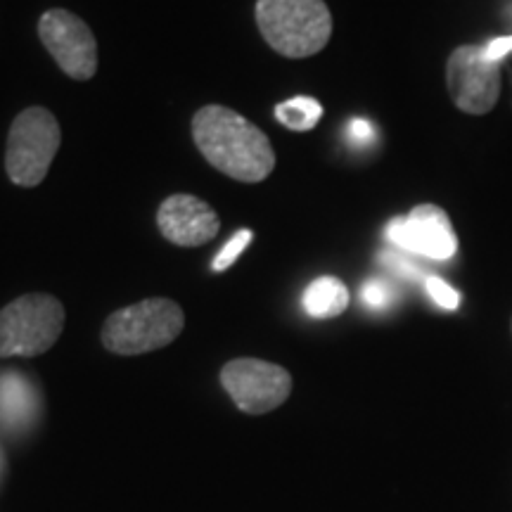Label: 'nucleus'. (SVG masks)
<instances>
[{
    "label": "nucleus",
    "mask_w": 512,
    "mask_h": 512,
    "mask_svg": "<svg viewBox=\"0 0 512 512\" xmlns=\"http://www.w3.org/2000/svg\"><path fill=\"white\" fill-rule=\"evenodd\" d=\"M157 226L164 240L178 247H202L219 235L221 219L214 207L195 195H171L157 211Z\"/></svg>",
    "instance_id": "10"
},
{
    "label": "nucleus",
    "mask_w": 512,
    "mask_h": 512,
    "mask_svg": "<svg viewBox=\"0 0 512 512\" xmlns=\"http://www.w3.org/2000/svg\"><path fill=\"white\" fill-rule=\"evenodd\" d=\"M446 86L460 112L489 114L501 98V62L486 60L484 46H458L446 62Z\"/></svg>",
    "instance_id": "6"
},
{
    "label": "nucleus",
    "mask_w": 512,
    "mask_h": 512,
    "mask_svg": "<svg viewBox=\"0 0 512 512\" xmlns=\"http://www.w3.org/2000/svg\"><path fill=\"white\" fill-rule=\"evenodd\" d=\"M34 413V394L31 384L22 375H0V418L10 425L27 422Z\"/></svg>",
    "instance_id": "12"
},
{
    "label": "nucleus",
    "mask_w": 512,
    "mask_h": 512,
    "mask_svg": "<svg viewBox=\"0 0 512 512\" xmlns=\"http://www.w3.org/2000/svg\"><path fill=\"white\" fill-rule=\"evenodd\" d=\"M349 138L354 145H370L375 140V128L363 119H354L349 124Z\"/></svg>",
    "instance_id": "18"
},
{
    "label": "nucleus",
    "mask_w": 512,
    "mask_h": 512,
    "mask_svg": "<svg viewBox=\"0 0 512 512\" xmlns=\"http://www.w3.org/2000/svg\"><path fill=\"white\" fill-rule=\"evenodd\" d=\"M249 240H252V230H240V233H235L233 238L228 240V245L221 249L219 256H216L211 268H214V271H226V268L233 266L235 261L240 259V254L245 252Z\"/></svg>",
    "instance_id": "15"
},
{
    "label": "nucleus",
    "mask_w": 512,
    "mask_h": 512,
    "mask_svg": "<svg viewBox=\"0 0 512 512\" xmlns=\"http://www.w3.org/2000/svg\"><path fill=\"white\" fill-rule=\"evenodd\" d=\"M185 328L183 309L164 297L114 311L102 325V344L119 356H140L169 347Z\"/></svg>",
    "instance_id": "3"
},
{
    "label": "nucleus",
    "mask_w": 512,
    "mask_h": 512,
    "mask_svg": "<svg viewBox=\"0 0 512 512\" xmlns=\"http://www.w3.org/2000/svg\"><path fill=\"white\" fill-rule=\"evenodd\" d=\"M192 138L204 159L240 183H259L273 174L275 152L259 126L223 105H207L192 117Z\"/></svg>",
    "instance_id": "1"
},
{
    "label": "nucleus",
    "mask_w": 512,
    "mask_h": 512,
    "mask_svg": "<svg viewBox=\"0 0 512 512\" xmlns=\"http://www.w3.org/2000/svg\"><path fill=\"white\" fill-rule=\"evenodd\" d=\"M38 36L69 79L88 81L98 72V43L91 27L69 10H48L38 19Z\"/></svg>",
    "instance_id": "8"
},
{
    "label": "nucleus",
    "mask_w": 512,
    "mask_h": 512,
    "mask_svg": "<svg viewBox=\"0 0 512 512\" xmlns=\"http://www.w3.org/2000/svg\"><path fill=\"white\" fill-rule=\"evenodd\" d=\"M302 306L311 318H335L347 311L349 306L347 285L339 278H332V275L316 278L304 290Z\"/></svg>",
    "instance_id": "11"
},
{
    "label": "nucleus",
    "mask_w": 512,
    "mask_h": 512,
    "mask_svg": "<svg viewBox=\"0 0 512 512\" xmlns=\"http://www.w3.org/2000/svg\"><path fill=\"white\" fill-rule=\"evenodd\" d=\"M221 384L242 413L264 415L292 394V375L261 358H235L223 366Z\"/></svg>",
    "instance_id": "7"
},
{
    "label": "nucleus",
    "mask_w": 512,
    "mask_h": 512,
    "mask_svg": "<svg viewBox=\"0 0 512 512\" xmlns=\"http://www.w3.org/2000/svg\"><path fill=\"white\" fill-rule=\"evenodd\" d=\"M425 287H427V292H430L432 302L437 304V306H441V309L456 311L458 306H460L458 290H453V287L448 285L446 280H441L439 275H427Z\"/></svg>",
    "instance_id": "14"
},
{
    "label": "nucleus",
    "mask_w": 512,
    "mask_h": 512,
    "mask_svg": "<svg viewBox=\"0 0 512 512\" xmlns=\"http://www.w3.org/2000/svg\"><path fill=\"white\" fill-rule=\"evenodd\" d=\"M64 330V306L50 294H24L0 309V358L46 354Z\"/></svg>",
    "instance_id": "5"
},
{
    "label": "nucleus",
    "mask_w": 512,
    "mask_h": 512,
    "mask_svg": "<svg viewBox=\"0 0 512 512\" xmlns=\"http://www.w3.org/2000/svg\"><path fill=\"white\" fill-rule=\"evenodd\" d=\"M320 117H323V105L316 98H306V95L290 98L275 107V119L290 131H311Z\"/></svg>",
    "instance_id": "13"
},
{
    "label": "nucleus",
    "mask_w": 512,
    "mask_h": 512,
    "mask_svg": "<svg viewBox=\"0 0 512 512\" xmlns=\"http://www.w3.org/2000/svg\"><path fill=\"white\" fill-rule=\"evenodd\" d=\"M512 53V36H501V38H494V41H489L484 46V55L486 60L491 62H501L505 55Z\"/></svg>",
    "instance_id": "19"
},
{
    "label": "nucleus",
    "mask_w": 512,
    "mask_h": 512,
    "mask_svg": "<svg viewBox=\"0 0 512 512\" xmlns=\"http://www.w3.org/2000/svg\"><path fill=\"white\" fill-rule=\"evenodd\" d=\"M380 261H382L384 266L392 268L394 273L403 275V278H408V280H418L420 268L415 266L411 259H406V256H401V254H396V252H382V254H380Z\"/></svg>",
    "instance_id": "17"
},
{
    "label": "nucleus",
    "mask_w": 512,
    "mask_h": 512,
    "mask_svg": "<svg viewBox=\"0 0 512 512\" xmlns=\"http://www.w3.org/2000/svg\"><path fill=\"white\" fill-rule=\"evenodd\" d=\"M62 131L46 107H27L17 114L8 133L5 171L19 188H36L48 176L60 150Z\"/></svg>",
    "instance_id": "4"
},
{
    "label": "nucleus",
    "mask_w": 512,
    "mask_h": 512,
    "mask_svg": "<svg viewBox=\"0 0 512 512\" xmlns=\"http://www.w3.org/2000/svg\"><path fill=\"white\" fill-rule=\"evenodd\" d=\"M361 299L363 304L370 306V309H387L394 299V290L387 280L370 278L368 283H363L361 287Z\"/></svg>",
    "instance_id": "16"
},
{
    "label": "nucleus",
    "mask_w": 512,
    "mask_h": 512,
    "mask_svg": "<svg viewBox=\"0 0 512 512\" xmlns=\"http://www.w3.org/2000/svg\"><path fill=\"white\" fill-rule=\"evenodd\" d=\"M387 240L401 252L432 261H448L458 252L453 223L437 204H418L408 216H396L389 221Z\"/></svg>",
    "instance_id": "9"
},
{
    "label": "nucleus",
    "mask_w": 512,
    "mask_h": 512,
    "mask_svg": "<svg viewBox=\"0 0 512 512\" xmlns=\"http://www.w3.org/2000/svg\"><path fill=\"white\" fill-rule=\"evenodd\" d=\"M256 24L268 46L292 60L318 55L332 36L325 0H259Z\"/></svg>",
    "instance_id": "2"
}]
</instances>
